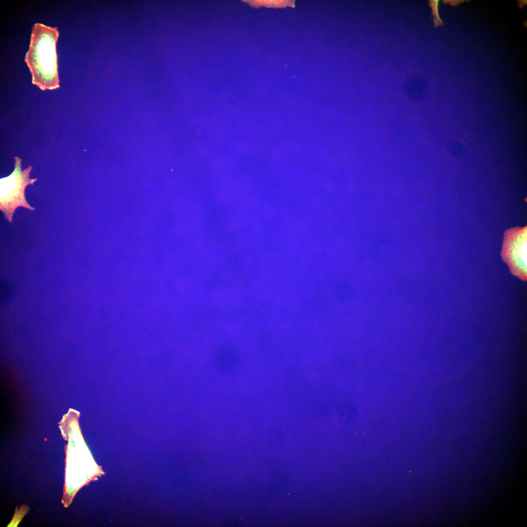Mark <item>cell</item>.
I'll return each instance as SVG.
<instances>
[{"mask_svg": "<svg viewBox=\"0 0 527 527\" xmlns=\"http://www.w3.org/2000/svg\"><path fill=\"white\" fill-rule=\"evenodd\" d=\"M429 5L432 9V14L434 16V27L436 28L438 26L444 25L443 20L440 19L438 13V5L439 0H429Z\"/></svg>", "mask_w": 527, "mask_h": 527, "instance_id": "5b68a950", "label": "cell"}, {"mask_svg": "<svg viewBox=\"0 0 527 527\" xmlns=\"http://www.w3.org/2000/svg\"><path fill=\"white\" fill-rule=\"evenodd\" d=\"M14 160V170L9 176L0 179V210L10 223L17 208L35 210L26 201L25 191L28 185H33L38 180L30 178L31 166L22 170L21 159L15 157Z\"/></svg>", "mask_w": 527, "mask_h": 527, "instance_id": "7a4b0ae2", "label": "cell"}, {"mask_svg": "<svg viewBox=\"0 0 527 527\" xmlns=\"http://www.w3.org/2000/svg\"><path fill=\"white\" fill-rule=\"evenodd\" d=\"M1 304H5L11 300L14 296V287L12 284L1 282L0 285Z\"/></svg>", "mask_w": 527, "mask_h": 527, "instance_id": "277c9868", "label": "cell"}, {"mask_svg": "<svg viewBox=\"0 0 527 527\" xmlns=\"http://www.w3.org/2000/svg\"><path fill=\"white\" fill-rule=\"evenodd\" d=\"M58 36L56 27L39 23L33 27L25 61L31 73L33 84L42 90L60 86L56 47Z\"/></svg>", "mask_w": 527, "mask_h": 527, "instance_id": "6da1fadb", "label": "cell"}, {"mask_svg": "<svg viewBox=\"0 0 527 527\" xmlns=\"http://www.w3.org/2000/svg\"><path fill=\"white\" fill-rule=\"evenodd\" d=\"M527 226L505 231L501 251L503 261L511 273L527 280Z\"/></svg>", "mask_w": 527, "mask_h": 527, "instance_id": "3957f363", "label": "cell"}]
</instances>
